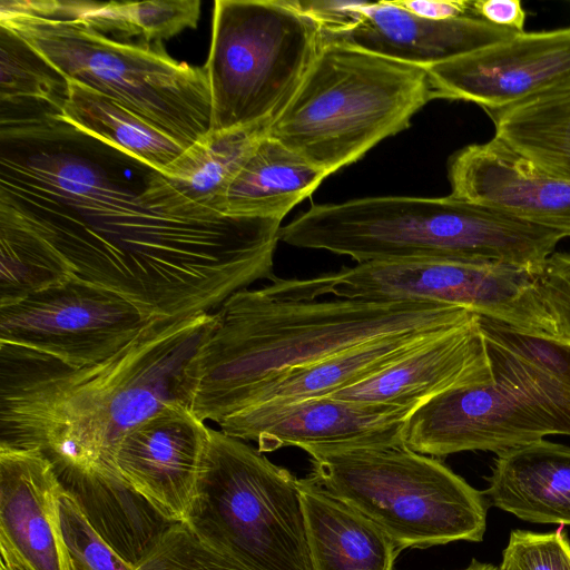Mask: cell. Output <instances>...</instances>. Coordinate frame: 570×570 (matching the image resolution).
<instances>
[{
    "mask_svg": "<svg viewBox=\"0 0 570 570\" xmlns=\"http://www.w3.org/2000/svg\"><path fill=\"white\" fill-rule=\"evenodd\" d=\"M460 570H499V567L473 559L468 567Z\"/></svg>",
    "mask_w": 570,
    "mask_h": 570,
    "instance_id": "obj_38",
    "label": "cell"
},
{
    "mask_svg": "<svg viewBox=\"0 0 570 570\" xmlns=\"http://www.w3.org/2000/svg\"><path fill=\"white\" fill-rule=\"evenodd\" d=\"M517 33L476 17L425 19L393 0L360 2L351 26L323 36L324 42L343 43L428 68Z\"/></svg>",
    "mask_w": 570,
    "mask_h": 570,
    "instance_id": "obj_18",
    "label": "cell"
},
{
    "mask_svg": "<svg viewBox=\"0 0 570 570\" xmlns=\"http://www.w3.org/2000/svg\"><path fill=\"white\" fill-rule=\"evenodd\" d=\"M309 458V476L371 520L400 551L483 540L484 493L433 456L397 445Z\"/></svg>",
    "mask_w": 570,
    "mask_h": 570,
    "instance_id": "obj_7",
    "label": "cell"
},
{
    "mask_svg": "<svg viewBox=\"0 0 570 570\" xmlns=\"http://www.w3.org/2000/svg\"><path fill=\"white\" fill-rule=\"evenodd\" d=\"M564 238L500 210L452 197L379 196L313 205L279 229V240L348 256L488 261L537 272Z\"/></svg>",
    "mask_w": 570,
    "mask_h": 570,
    "instance_id": "obj_4",
    "label": "cell"
},
{
    "mask_svg": "<svg viewBox=\"0 0 570 570\" xmlns=\"http://www.w3.org/2000/svg\"><path fill=\"white\" fill-rule=\"evenodd\" d=\"M451 196L570 237V179L551 175L493 137L454 153Z\"/></svg>",
    "mask_w": 570,
    "mask_h": 570,
    "instance_id": "obj_16",
    "label": "cell"
},
{
    "mask_svg": "<svg viewBox=\"0 0 570 570\" xmlns=\"http://www.w3.org/2000/svg\"><path fill=\"white\" fill-rule=\"evenodd\" d=\"M216 311L154 321L107 360L71 368L0 345V445L38 449L59 478L125 483L116 450L125 434L169 405H190L193 361Z\"/></svg>",
    "mask_w": 570,
    "mask_h": 570,
    "instance_id": "obj_2",
    "label": "cell"
},
{
    "mask_svg": "<svg viewBox=\"0 0 570 570\" xmlns=\"http://www.w3.org/2000/svg\"><path fill=\"white\" fill-rule=\"evenodd\" d=\"M77 277L67 259L12 210L0 206V307Z\"/></svg>",
    "mask_w": 570,
    "mask_h": 570,
    "instance_id": "obj_30",
    "label": "cell"
},
{
    "mask_svg": "<svg viewBox=\"0 0 570 570\" xmlns=\"http://www.w3.org/2000/svg\"><path fill=\"white\" fill-rule=\"evenodd\" d=\"M62 490L42 451L0 445V537L32 570H77L61 528Z\"/></svg>",
    "mask_w": 570,
    "mask_h": 570,
    "instance_id": "obj_17",
    "label": "cell"
},
{
    "mask_svg": "<svg viewBox=\"0 0 570 570\" xmlns=\"http://www.w3.org/2000/svg\"><path fill=\"white\" fill-rule=\"evenodd\" d=\"M426 70L439 98L503 108L570 78V27L518 32Z\"/></svg>",
    "mask_w": 570,
    "mask_h": 570,
    "instance_id": "obj_14",
    "label": "cell"
},
{
    "mask_svg": "<svg viewBox=\"0 0 570 570\" xmlns=\"http://www.w3.org/2000/svg\"><path fill=\"white\" fill-rule=\"evenodd\" d=\"M134 564L136 570H244L199 541L185 523L166 528Z\"/></svg>",
    "mask_w": 570,
    "mask_h": 570,
    "instance_id": "obj_32",
    "label": "cell"
},
{
    "mask_svg": "<svg viewBox=\"0 0 570 570\" xmlns=\"http://www.w3.org/2000/svg\"><path fill=\"white\" fill-rule=\"evenodd\" d=\"M499 570H570V541L561 529L547 533L513 530Z\"/></svg>",
    "mask_w": 570,
    "mask_h": 570,
    "instance_id": "obj_33",
    "label": "cell"
},
{
    "mask_svg": "<svg viewBox=\"0 0 570 570\" xmlns=\"http://www.w3.org/2000/svg\"><path fill=\"white\" fill-rule=\"evenodd\" d=\"M412 410L326 395L248 407L226 417L218 426L233 438L255 441L262 453L297 446L312 455L404 445V423Z\"/></svg>",
    "mask_w": 570,
    "mask_h": 570,
    "instance_id": "obj_12",
    "label": "cell"
},
{
    "mask_svg": "<svg viewBox=\"0 0 570 570\" xmlns=\"http://www.w3.org/2000/svg\"><path fill=\"white\" fill-rule=\"evenodd\" d=\"M327 176L266 135L229 185L224 214L283 220Z\"/></svg>",
    "mask_w": 570,
    "mask_h": 570,
    "instance_id": "obj_25",
    "label": "cell"
},
{
    "mask_svg": "<svg viewBox=\"0 0 570 570\" xmlns=\"http://www.w3.org/2000/svg\"><path fill=\"white\" fill-rule=\"evenodd\" d=\"M484 111L495 138L544 171L570 179V78L539 95Z\"/></svg>",
    "mask_w": 570,
    "mask_h": 570,
    "instance_id": "obj_26",
    "label": "cell"
},
{
    "mask_svg": "<svg viewBox=\"0 0 570 570\" xmlns=\"http://www.w3.org/2000/svg\"><path fill=\"white\" fill-rule=\"evenodd\" d=\"M185 524L244 570H313L298 479L220 430L209 428Z\"/></svg>",
    "mask_w": 570,
    "mask_h": 570,
    "instance_id": "obj_8",
    "label": "cell"
},
{
    "mask_svg": "<svg viewBox=\"0 0 570 570\" xmlns=\"http://www.w3.org/2000/svg\"><path fill=\"white\" fill-rule=\"evenodd\" d=\"M411 13L430 20H449L475 17L472 1L468 0H396ZM478 18V17H476Z\"/></svg>",
    "mask_w": 570,
    "mask_h": 570,
    "instance_id": "obj_36",
    "label": "cell"
},
{
    "mask_svg": "<svg viewBox=\"0 0 570 570\" xmlns=\"http://www.w3.org/2000/svg\"><path fill=\"white\" fill-rule=\"evenodd\" d=\"M40 1L47 9L80 20L106 36L140 37L149 45L195 29L200 16L199 0Z\"/></svg>",
    "mask_w": 570,
    "mask_h": 570,
    "instance_id": "obj_29",
    "label": "cell"
},
{
    "mask_svg": "<svg viewBox=\"0 0 570 570\" xmlns=\"http://www.w3.org/2000/svg\"><path fill=\"white\" fill-rule=\"evenodd\" d=\"M0 26L20 37L66 80L115 100L183 147L210 129L204 67L173 59L161 43L109 38L40 0H1Z\"/></svg>",
    "mask_w": 570,
    "mask_h": 570,
    "instance_id": "obj_5",
    "label": "cell"
},
{
    "mask_svg": "<svg viewBox=\"0 0 570 570\" xmlns=\"http://www.w3.org/2000/svg\"><path fill=\"white\" fill-rule=\"evenodd\" d=\"M492 379L517 393L552 434L570 435V341L479 316Z\"/></svg>",
    "mask_w": 570,
    "mask_h": 570,
    "instance_id": "obj_21",
    "label": "cell"
},
{
    "mask_svg": "<svg viewBox=\"0 0 570 570\" xmlns=\"http://www.w3.org/2000/svg\"><path fill=\"white\" fill-rule=\"evenodd\" d=\"M552 432L517 393L492 380L458 386L417 405L404 423V445L442 458L463 451H501Z\"/></svg>",
    "mask_w": 570,
    "mask_h": 570,
    "instance_id": "obj_13",
    "label": "cell"
},
{
    "mask_svg": "<svg viewBox=\"0 0 570 570\" xmlns=\"http://www.w3.org/2000/svg\"><path fill=\"white\" fill-rule=\"evenodd\" d=\"M61 528L77 570H136L101 534L77 498L63 487L59 497Z\"/></svg>",
    "mask_w": 570,
    "mask_h": 570,
    "instance_id": "obj_31",
    "label": "cell"
},
{
    "mask_svg": "<svg viewBox=\"0 0 570 570\" xmlns=\"http://www.w3.org/2000/svg\"><path fill=\"white\" fill-rule=\"evenodd\" d=\"M0 570H4V569L0 567Z\"/></svg>",
    "mask_w": 570,
    "mask_h": 570,
    "instance_id": "obj_39",
    "label": "cell"
},
{
    "mask_svg": "<svg viewBox=\"0 0 570 570\" xmlns=\"http://www.w3.org/2000/svg\"><path fill=\"white\" fill-rule=\"evenodd\" d=\"M188 406L169 405L121 439L115 464L122 481L168 523H185L209 435Z\"/></svg>",
    "mask_w": 570,
    "mask_h": 570,
    "instance_id": "obj_15",
    "label": "cell"
},
{
    "mask_svg": "<svg viewBox=\"0 0 570 570\" xmlns=\"http://www.w3.org/2000/svg\"><path fill=\"white\" fill-rule=\"evenodd\" d=\"M146 184L142 171H114L27 225L78 278L125 298L149 322L213 312L234 293L276 278L282 220L164 214L145 205Z\"/></svg>",
    "mask_w": 570,
    "mask_h": 570,
    "instance_id": "obj_1",
    "label": "cell"
},
{
    "mask_svg": "<svg viewBox=\"0 0 570 570\" xmlns=\"http://www.w3.org/2000/svg\"><path fill=\"white\" fill-rule=\"evenodd\" d=\"M453 328L455 327L419 330L383 336L294 368L258 387L239 411L264 404H285L331 395L371 377Z\"/></svg>",
    "mask_w": 570,
    "mask_h": 570,
    "instance_id": "obj_24",
    "label": "cell"
},
{
    "mask_svg": "<svg viewBox=\"0 0 570 570\" xmlns=\"http://www.w3.org/2000/svg\"><path fill=\"white\" fill-rule=\"evenodd\" d=\"M262 289L272 297L294 301L333 295L344 299L433 302L562 338L538 293L533 272L499 262H367L309 278L276 277Z\"/></svg>",
    "mask_w": 570,
    "mask_h": 570,
    "instance_id": "obj_10",
    "label": "cell"
},
{
    "mask_svg": "<svg viewBox=\"0 0 570 570\" xmlns=\"http://www.w3.org/2000/svg\"><path fill=\"white\" fill-rule=\"evenodd\" d=\"M298 490L313 570H394L401 551L377 525L309 475Z\"/></svg>",
    "mask_w": 570,
    "mask_h": 570,
    "instance_id": "obj_23",
    "label": "cell"
},
{
    "mask_svg": "<svg viewBox=\"0 0 570 570\" xmlns=\"http://www.w3.org/2000/svg\"><path fill=\"white\" fill-rule=\"evenodd\" d=\"M435 98L426 68L324 42L267 135L331 175L406 129Z\"/></svg>",
    "mask_w": 570,
    "mask_h": 570,
    "instance_id": "obj_6",
    "label": "cell"
},
{
    "mask_svg": "<svg viewBox=\"0 0 570 570\" xmlns=\"http://www.w3.org/2000/svg\"><path fill=\"white\" fill-rule=\"evenodd\" d=\"M483 493L521 520L570 525V448L542 439L497 453Z\"/></svg>",
    "mask_w": 570,
    "mask_h": 570,
    "instance_id": "obj_22",
    "label": "cell"
},
{
    "mask_svg": "<svg viewBox=\"0 0 570 570\" xmlns=\"http://www.w3.org/2000/svg\"><path fill=\"white\" fill-rule=\"evenodd\" d=\"M492 380L485 340L476 316L421 345L371 377L330 396L415 409L446 390Z\"/></svg>",
    "mask_w": 570,
    "mask_h": 570,
    "instance_id": "obj_19",
    "label": "cell"
},
{
    "mask_svg": "<svg viewBox=\"0 0 570 570\" xmlns=\"http://www.w3.org/2000/svg\"><path fill=\"white\" fill-rule=\"evenodd\" d=\"M58 119L164 174L185 151L168 137L115 100L73 80Z\"/></svg>",
    "mask_w": 570,
    "mask_h": 570,
    "instance_id": "obj_27",
    "label": "cell"
},
{
    "mask_svg": "<svg viewBox=\"0 0 570 570\" xmlns=\"http://www.w3.org/2000/svg\"><path fill=\"white\" fill-rule=\"evenodd\" d=\"M193 361L189 409L217 425L274 377L397 333L451 328L476 314L419 301H294L244 288L217 309Z\"/></svg>",
    "mask_w": 570,
    "mask_h": 570,
    "instance_id": "obj_3",
    "label": "cell"
},
{
    "mask_svg": "<svg viewBox=\"0 0 570 570\" xmlns=\"http://www.w3.org/2000/svg\"><path fill=\"white\" fill-rule=\"evenodd\" d=\"M534 279L560 335L570 341V254H551L534 272Z\"/></svg>",
    "mask_w": 570,
    "mask_h": 570,
    "instance_id": "obj_34",
    "label": "cell"
},
{
    "mask_svg": "<svg viewBox=\"0 0 570 570\" xmlns=\"http://www.w3.org/2000/svg\"><path fill=\"white\" fill-rule=\"evenodd\" d=\"M324 46L320 23L297 1L216 0L207 73L209 131L272 124Z\"/></svg>",
    "mask_w": 570,
    "mask_h": 570,
    "instance_id": "obj_9",
    "label": "cell"
},
{
    "mask_svg": "<svg viewBox=\"0 0 570 570\" xmlns=\"http://www.w3.org/2000/svg\"><path fill=\"white\" fill-rule=\"evenodd\" d=\"M271 125L208 131L186 148L164 174L151 170L142 194L145 205L176 216L225 215L229 185Z\"/></svg>",
    "mask_w": 570,
    "mask_h": 570,
    "instance_id": "obj_20",
    "label": "cell"
},
{
    "mask_svg": "<svg viewBox=\"0 0 570 570\" xmlns=\"http://www.w3.org/2000/svg\"><path fill=\"white\" fill-rule=\"evenodd\" d=\"M1 568L4 570H32L10 543L0 537Z\"/></svg>",
    "mask_w": 570,
    "mask_h": 570,
    "instance_id": "obj_37",
    "label": "cell"
},
{
    "mask_svg": "<svg viewBox=\"0 0 570 570\" xmlns=\"http://www.w3.org/2000/svg\"><path fill=\"white\" fill-rule=\"evenodd\" d=\"M148 323L125 298L75 277L0 307V345L78 368L107 360Z\"/></svg>",
    "mask_w": 570,
    "mask_h": 570,
    "instance_id": "obj_11",
    "label": "cell"
},
{
    "mask_svg": "<svg viewBox=\"0 0 570 570\" xmlns=\"http://www.w3.org/2000/svg\"><path fill=\"white\" fill-rule=\"evenodd\" d=\"M473 14L497 27L524 32L527 13L519 0L472 1Z\"/></svg>",
    "mask_w": 570,
    "mask_h": 570,
    "instance_id": "obj_35",
    "label": "cell"
},
{
    "mask_svg": "<svg viewBox=\"0 0 570 570\" xmlns=\"http://www.w3.org/2000/svg\"><path fill=\"white\" fill-rule=\"evenodd\" d=\"M67 96L68 81L0 26V127L59 118Z\"/></svg>",
    "mask_w": 570,
    "mask_h": 570,
    "instance_id": "obj_28",
    "label": "cell"
}]
</instances>
